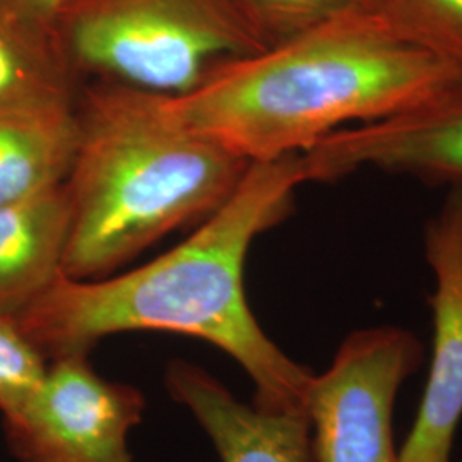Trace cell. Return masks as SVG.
I'll list each match as a JSON object with an SVG mask.
<instances>
[{
  "mask_svg": "<svg viewBox=\"0 0 462 462\" xmlns=\"http://www.w3.org/2000/svg\"><path fill=\"white\" fill-rule=\"evenodd\" d=\"M248 19L274 47L336 17L379 9V0H238Z\"/></svg>",
  "mask_w": 462,
  "mask_h": 462,
  "instance_id": "obj_14",
  "label": "cell"
},
{
  "mask_svg": "<svg viewBox=\"0 0 462 462\" xmlns=\"http://www.w3.org/2000/svg\"><path fill=\"white\" fill-rule=\"evenodd\" d=\"M55 33L83 83L171 98L269 49L238 0H66Z\"/></svg>",
  "mask_w": 462,
  "mask_h": 462,
  "instance_id": "obj_4",
  "label": "cell"
},
{
  "mask_svg": "<svg viewBox=\"0 0 462 462\" xmlns=\"http://www.w3.org/2000/svg\"><path fill=\"white\" fill-rule=\"evenodd\" d=\"M399 33L462 69V0H379Z\"/></svg>",
  "mask_w": 462,
  "mask_h": 462,
  "instance_id": "obj_13",
  "label": "cell"
},
{
  "mask_svg": "<svg viewBox=\"0 0 462 462\" xmlns=\"http://www.w3.org/2000/svg\"><path fill=\"white\" fill-rule=\"evenodd\" d=\"M79 139L76 106L0 114V206L64 183Z\"/></svg>",
  "mask_w": 462,
  "mask_h": 462,
  "instance_id": "obj_11",
  "label": "cell"
},
{
  "mask_svg": "<svg viewBox=\"0 0 462 462\" xmlns=\"http://www.w3.org/2000/svg\"><path fill=\"white\" fill-rule=\"evenodd\" d=\"M423 362L413 332L375 326L351 332L307 394L317 462H401L394 404Z\"/></svg>",
  "mask_w": 462,
  "mask_h": 462,
  "instance_id": "obj_5",
  "label": "cell"
},
{
  "mask_svg": "<svg viewBox=\"0 0 462 462\" xmlns=\"http://www.w3.org/2000/svg\"><path fill=\"white\" fill-rule=\"evenodd\" d=\"M64 4L66 0H0V7L7 13L51 33Z\"/></svg>",
  "mask_w": 462,
  "mask_h": 462,
  "instance_id": "obj_16",
  "label": "cell"
},
{
  "mask_svg": "<svg viewBox=\"0 0 462 462\" xmlns=\"http://www.w3.org/2000/svg\"><path fill=\"white\" fill-rule=\"evenodd\" d=\"M66 187L70 233L62 274L98 280L230 198L250 162L194 133L165 97L88 81Z\"/></svg>",
  "mask_w": 462,
  "mask_h": 462,
  "instance_id": "obj_3",
  "label": "cell"
},
{
  "mask_svg": "<svg viewBox=\"0 0 462 462\" xmlns=\"http://www.w3.org/2000/svg\"><path fill=\"white\" fill-rule=\"evenodd\" d=\"M83 84L57 33L0 7V114L76 106Z\"/></svg>",
  "mask_w": 462,
  "mask_h": 462,
  "instance_id": "obj_12",
  "label": "cell"
},
{
  "mask_svg": "<svg viewBox=\"0 0 462 462\" xmlns=\"http://www.w3.org/2000/svg\"><path fill=\"white\" fill-rule=\"evenodd\" d=\"M462 462V461H461Z\"/></svg>",
  "mask_w": 462,
  "mask_h": 462,
  "instance_id": "obj_17",
  "label": "cell"
},
{
  "mask_svg": "<svg viewBox=\"0 0 462 462\" xmlns=\"http://www.w3.org/2000/svg\"><path fill=\"white\" fill-rule=\"evenodd\" d=\"M310 182L303 152L252 162L215 213L185 242L146 265L108 280L59 274L13 315L47 362L89 355L99 339L127 330H166L219 347L255 385L254 404L307 413L314 372L293 362L248 307V248L291 211L293 194Z\"/></svg>",
  "mask_w": 462,
  "mask_h": 462,
  "instance_id": "obj_1",
  "label": "cell"
},
{
  "mask_svg": "<svg viewBox=\"0 0 462 462\" xmlns=\"http://www.w3.org/2000/svg\"><path fill=\"white\" fill-rule=\"evenodd\" d=\"M170 396L185 406L223 462H317L307 413L269 411L238 401L209 372L189 362L166 368Z\"/></svg>",
  "mask_w": 462,
  "mask_h": 462,
  "instance_id": "obj_9",
  "label": "cell"
},
{
  "mask_svg": "<svg viewBox=\"0 0 462 462\" xmlns=\"http://www.w3.org/2000/svg\"><path fill=\"white\" fill-rule=\"evenodd\" d=\"M66 182L0 206V315H14L62 273L70 233Z\"/></svg>",
  "mask_w": 462,
  "mask_h": 462,
  "instance_id": "obj_10",
  "label": "cell"
},
{
  "mask_svg": "<svg viewBox=\"0 0 462 462\" xmlns=\"http://www.w3.org/2000/svg\"><path fill=\"white\" fill-rule=\"evenodd\" d=\"M425 257L435 288L433 355L429 382L401 462H452L462 418V183L452 185L439 215L425 228Z\"/></svg>",
  "mask_w": 462,
  "mask_h": 462,
  "instance_id": "obj_8",
  "label": "cell"
},
{
  "mask_svg": "<svg viewBox=\"0 0 462 462\" xmlns=\"http://www.w3.org/2000/svg\"><path fill=\"white\" fill-rule=\"evenodd\" d=\"M49 362L17 328L13 315H0V414L21 410L45 379Z\"/></svg>",
  "mask_w": 462,
  "mask_h": 462,
  "instance_id": "obj_15",
  "label": "cell"
},
{
  "mask_svg": "<svg viewBox=\"0 0 462 462\" xmlns=\"http://www.w3.org/2000/svg\"><path fill=\"white\" fill-rule=\"evenodd\" d=\"M310 182L364 168L425 182L462 183V74L413 106L339 129L303 152Z\"/></svg>",
  "mask_w": 462,
  "mask_h": 462,
  "instance_id": "obj_7",
  "label": "cell"
},
{
  "mask_svg": "<svg viewBox=\"0 0 462 462\" xmlns=\"http://www.w3.org/2000/svg\"><path fill=\"white\" fill-rule=\"evenodd\" d=\"M461 74L372 9L236 59L165 103L189 129L252 163L305 152L349 122L394 116Z\"/></svg>",
  "mask_w": 462,
  "mask_h": 462,
  "instance_id": "obj_2",
  "label": "cell"
},
{
  "mask_svg": "<svg viewBox=\"0 0 462 462\" xmlns=\"http://www.w3.org/2000/svg\"><path fill=\"white\" fill-rule=\"evenodd\" d=\"M88 356L50 362L32 399L2 418L17 462H131L127 437L143 420L144 396L99 377Z\"/></svg>",
  "mask_w": 462,
  "mask_h": 462,
  "instance_id": "obj_6",
  "label": "cell"
}]
</instances>
